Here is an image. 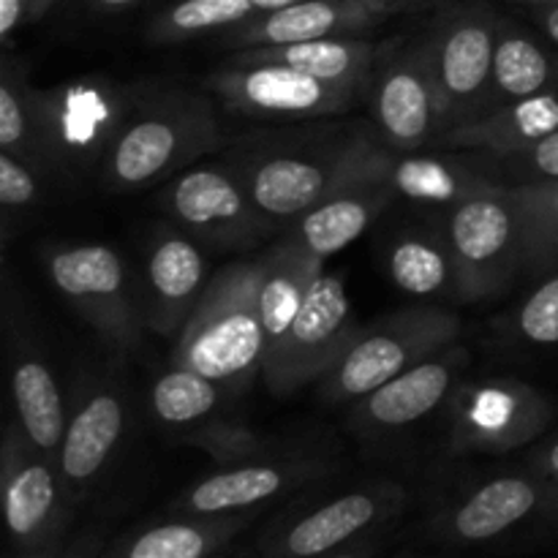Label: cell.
I'll list each match as a JSON object with an SVG mask.
<instances>
[{
	"instance_id": "6da1fadb",
	"label": "cell",
	"mask_w": 558,
	"mask_h": 558,
	"mask_svg": "<svg viewBox=\"0 0 558 558\" xmlns=\"http://www.w3.org/2000/svg\"><path fill=\"white\" fill-rule=\"evenodd\" d=\"M379 136L371 120H308L256 131L227 161L248 185L256 207L276 227L294 223L363 163Z\"/></svg>"
},
{
	"instance_id": "7a4b0ae2",
	"label": "cell",
	"mask_w": 558,
	"mask_h": 558,
	"mask_svg": "<svg viewBox=\"0 0 558 558\" xmlns=\"http://www.w3.org/2000/svg\"><path fill=\"white\" fill-rule=\"evenodd\" d=\"M221 145L213 98L185 85H131V104L98 169L112 194H140Z\"/></svg>"
},
{
	"instance_id": "3957f363",
	"label": "cell",
	"mask_w": 558,
	"mask_h": 558,
	"mask_svg": "<svg viewBox=\"0 0 558 558\" xmlns=\"http://www.w3.org/2000/svg\"><path fill=\"white\" fill-rule=\"evenodd\" d=\"M262 267V256L221 267L174 338L169 357L172 365L223 385L232 398L243 396L259 379L267 360V332L259 311Z\"/></svg>"
},
{
	"instance_id": "277c9868",
	"label": "cell",
	"mask_w": 558,
	"mask_h": 558,
	"mask_svg": "<svg viewBox=\"0 0 558 558\" xmlns=\"http://www.w3.org/2000/svg\"><path fill=\"white\" fill-rule=\"evenodd\" d=\"M461 338V316L439 303H417L363 325L347 352L316 381V390L332 407H352L396 376Z\"/></svg>"
},
{
	"instance_id": "5b68a950",
	"label": "cell",
	"mask_w": 558,
	"mask_h": 558,
	"mask_svg": "<svg viewBox=\"0 0 558 558\" xmlns=\"http://www.w3.org/2000/svg\"><path fill=\"white\" fill-rule=\"evenodd\" d=\"M131 104V87L107 76H76L33 87V123L44 174L85 178L101 169Z\"/></svg>"
},
{
	"instance_id": "8992f818",
	"label": "cell",
	"mask_w": 558,
	"mask_h": 558,
	"mask_svg": "<svg viewBox=\"0 0 558 558\" xmlns=\"http://www.w3.org/2000/svg\"><path fill=\"white\" fill-rule=\"evenodd\" d=\"M54 292L120 357L142 347L147 319L123 256L104 243H63L44 256Z\"/></svg>"
},
{
	"instance_id": "52a82bcc",
	"label": "cell",
	"mask_w": 558,
	"mask_h": 558,
	"mask_svg": "<svg viewBox=\"0 0 558 558\" xmlns=\"http://www.w3.org/2000/svg\"><path fill=\"white\" fill-rule=\"evenodd\" d=\"M543 526H558V483L529 466L466 485L430 518V534L450 548H485Z\"/></svg>"
},
{
	"instance_id": "ba28073f",
	"label": "cell",
	"mask_w": 558,
	"mask_h": 558,
	"mask_svg": "<svg viewBox=\"0 0 558 558\" xmlns=\"http://www.w3.org/2000/svg\"><path fill=\"white\" fill-rule=\"evenodd\" d=\"M365 101L376 136L387 150H439L447 125L430 58L428 27L407 41L387 44L371 74Z\"/></svg>"
},
{
	"instance_id": "9c48e42d",
	"label": "cell",
	"mask_w": 558,
	"mask_h": 558,
	"mask_svg": "<svg viewBox=\"0 0 558 558\" xmlns=\"http://www.w3.org/2000/svg\"><path fill=\"white\" fill-rule=\"evenodd\" d=\"M554 414L550 398L515 376L463 379L445 407V445L452 456H510L545 436Z\"/></svg>"
},
{
	"instance_id": "30bf717a",
	"label": "cell",
	"mask_w": 558,
	"mask_h": 558,
	"mask_svg": "<svg viewBox=\"0 0 558 558\" xmlns=\"http://www.w3.org/2000/svg\"><path fill=\"white\" fill-rule=\"evenodd\" d=\"M409 507L407 485L396 480L354 485L330 499L283 515L259 545L262 558H322L376 537Z\"/></svg>"
},
{
	"instance_id": "8fae6325",
	"label": "cell",
	"mask_w": 558,
	"mask_h": 558,
	"mask_svg": "<svg viewBox=\"0 0 558 558\" xmlns=\"http://www.w3.org/2000/svg\"><path fill=\"white\" fill-rule=\"evenodd\" d=\"M463 281V303L505 294L523 278V221L510 185H496L441 216Z\"/></svg>"
},
{
	"instance_id": "7c38bea8",
	"label": "cell",
	"mask_w": 558,
	"mask_h": 558,
	"mask_svg": "<svg viewBox=\"0 0 558 558\" xmlns=\"http://www.w3.org/2000/svg\"><path fill=\"white\" fill-rule=\"evenodd\" d=\"M161 207L174 227L218 251L254 248L278 229L229 161L194 163L174 174L161 191Z\"/></svg>"
},
{
	"instance_id": "4fadbf2b",
	"label": "cell",
	"mask_w": 558,
	"mask_h": 558,
	"mask_svg": "<svg viewBox=\"0 0 558 558\" xmlns=\"http://www.w3.org/2000/svg\"><path fill=\"white\" fill-rule=\"evenodd\" d=\"M496 25L499 11L485 0L445 5L428 25L447 131L488 112Z\"/></svg>"
},
{
	"instance_id": "5bb4252c",
	"label": "cell",
	"mask_w": 558,
	"mask_h": 558,
	"mask_svg": "<svg viewBox=\"0 0 558 558\" xmlns=\"http://www.w3.org/2000/svg\"><path fill=\"white\" fill-rule=\"evenodd\" d=\"M205 87L229 112L267 123H308L349 114L368 93L332 85L276 63H223L207 74Z\"/></svg>"
},
{
	"instance_id": "9a60e30c",
	"label": "cell",
	"mask_w": 558,
	"mask_h": 558,
	"mask_svg": "<svg viewBox=\"0 0 558 558\" xmlns=\"http://www.w3.org/2000/svg\"><path fill=\"white\" fill-rule=\"evenodd\" d=\"M0 490L14 554L63 545V532L76 507L65 490L58 458L38 450L16 420L3 430Z\"/></svg>"
},
{
	"instance_id": "2e32d148",
	"label": "cell",
	"mask_w": 558,
	"mask_h": 558,
	"mask_svg": "<svg viewBox=\"0 0 558 558\" xmlns=\"http://www.w3.org/2000/svg\"><path fill=\"white\" fill-rule=\"evenodd\" d=\"M360 327L343 281L325 270L283 341L267 352L262 381L272 396H292L316 385L341 360Z\"/></svg>"
},
{
	"instance_id": "e0dca14e",
	"label": "cell",
	"mask_w": 558,
	"mask_h": 558,
	"mask_svg": "<svg viewBox=\"0 0 558 558\" xmlns=\"http://www.w3.org/2000/svg\"><path fill=\"white\" fill-rule=\"evenodd\" d=\"M129 420L131 409L125 385L112 371L90 376L76 390L58 456L60 474L74 507L90 499L93 490L118 461L120 447L129 434Z\"/></svg>"
},
{
	"instance_id": "ac0fdd59",
	"label": "cell",
	"mask_w": 558,
	"mask_h": 558,
	"mask_svg": "<svg viewBox=\"0 0 558 558\" xmlns=\"http://www.w3.org/2000/svg\"><path fill=\"white\" fill-rule=\"evenodd\" d=\"M332 474V463L303 452H276L254 461L218 466L191 483L172 501V515H238L256 512L270 501L322 483Z\"/></svg>"
},
{
	"instance_id": "d6986e66",
	"label": "cell",
	"mask_w": 558,
	"mask_h": 558,
	"mask_svg": "<svg viewBox=\"0 0 558 558\" xmlns=\"http://www.w3.org/2000/svg\"><path fill=\"white\" fill-rule=\"evenodd\" d=\"M469 365L472 352L461 343H452L445 352L354 401L347 414L349 430L360 439H385L445 412L452 392L466 379Z\"/></svg>"
},
{
	"instance_id": "ffe728a7",
	"label": "cell",
	"mask_w": 558,
	"mask_h": 558,
	"mask_svg": "<svg viewBox=\"0 0 558 558\" xmlns=\"http://www.w3.org/2000/svg\"><path fill=\"white\" fill-rule=\"evenodd\" d=\"M425 0H300L283 9L256 14L254 20L221 33V47L251 49L314 38L363 36L390 16L417 11Z\"/></svg>"
},
{
	"instance_id": "44dd1931",
	"label": "cell",
	"mask_w": 558,
	"mask_h": 558,
	"mask_svg": "<svg viewBox=\"0 0 558 558\" xmlns=\"http://www.w3.org/2000/svg\"><path fill=\"white\" fill-rule=\"evenodd\" d=\"M381 153L385 145L379 142L336 191H330L298 221L289 223L287 238L322 262L363 238L379 221L381 213H387V207L398 199L381 174Z\"/></svg>"
},
{
	"instance_id": "7402d4cb",
	"label": "cell",
	"mask_w": 558,
	"mask_h": 558,
	"mask_svg": "<svg viewBox=\"0 0 558 558\" xmlns=\"http://www.w3.org/2000/svg\"><path fill=\"white\" fill-rule=\"evenodd\" d=\"M210 276L199 240L180 227L158 223L145 245V303L147 330L161 338H178L196 303L205 294Z\"/></svg>"
},
{
	"instance_id": "603a6c76",
	"label": "cell",
	"mask_w": 558,
	"mask_h": 558,
	"mask_svg": "<svg viewBox=\"0 0 558 558\" xmlns=\"http://www.w3.org/2000/svg\"><path fill=\"white\" fill-rule=\"evenodd\" d=\"M390 281L420 303H463V281L445 223H409L396 229L381 248Z\"/></svg>"
},
{
	"instance_id": "cb8c5ba5",
	"label": "cell",
	"mask_w": 558,
	"mask_h": 558,
	"mask_svg": "<svg viewBox=\"0 0 558 558\" xmlns=\"http://www.w3.org/2000/svg\"><path fill=\"white\" fill-rule=\"evenodd\" d=\"M381 174L398 199L430 207L441 216L461 202L501 185L485 172L480 158L450 156L447 150L392 153L385 147Z\"/></svg>"
},
{
	"instance_id": "d4e9b609",
	"label": "cell",
	"mask_w": 558,
	"mask_h": 558,
	"mask_svg": "<svg viewBox=\"0 0 558 558\" xmlns=\"http://www.w3.org/2000/svg\"><path fill=\"white\" fill-rule=\"evenodd\" d=\"M9 363L16 423L38 450L58 458L69 425V409L47 357L20 332L11 336Z\"/></svg>"
},
{
	"instance_id": "484cf974",
	"label": "cell",
	"mask_w": 558,
	"mask_h": 558,
	"mask_svg": "<svg viewBox=\"0 0 558 558\" xmlns=\"http://www.w3.org/2000/svg\"><path fill=\"white\" fill-rule=\"evenodd\" d=\"M387 44H376L365 36L314 38V41L276 44V47L234 49L229 63H276L303 71L332 85L360 87L368 93L371 74L379 63Z\"/></svg>"
},
{
	"instance_id": "4316f807",
	"label": "cell",
	"mask_w": 558,
	"mask_h": 558,
	"mask_svg": "<svg viewBox=\"0 0 558 558\" xmlns=\"http://www.w3.org/2000/svg\"><path fill=\"white\" fill-rule=\"evenodd\" d=\"M554 131H558V93H543V96L494 107L472 123L450 129L441 136L439 150L507 156V153L526 150Z\"/></svg>"
},
{
	"instance_id": "83f0119b",
	"label": "cell",
	"mask_w": 558,
	"mask_h": 558,
	"mask_svg": "<svg viewBox=\"0 0 558 558\" xmlns=\"http://www.w3.org/2000/svg\"><path fill=\"white\" fill-rule=\"evenodd\" d=\"M254 512L238 515H172L125 534L101 558H223L229 545L251 523Z\"/></svg>"
},
{
	"instance_id": "f1b7e54d",
	"label": "cell",
	"mask_w": 558,
	"mask_h": 558,
	"mask_svg": "<svg viewBox=\"0 0 558 558\" xmlns=\"http://www.w3.org/2000/svg\"><path fill=\"white\" fill-rule=\"evenodd\" d=\"M543 93H558V54L523 22L499 14L488 109Z\"/></svg>"
},
{
	"instance_id": "f546056e",
	"label": "cell",
	"mask_w": 558,
	"mask_h": 558,
	"mask_svg": "<svg viewBox=\"0 0 558 558\" xmlns=\"http://www.w3.org/2000/svg\"><path fill=\"white\" fill-rule=\"evenodd\" d=\"M262 262L265 267L259 283V311L267 332V352H270L298 319L311 287L325 272V262L300 248L287 234L262 256Z\"/></svg>"
},
{
	"instance_id": "4dcf8cb0",
	"label": "cell",
	"mask_w": 558,
	"mask_h": 558,
	"mask_svg": "<svg viewBox=\"0 0 558 558\" xmlns=\"http://www.w3.org/2000/svg\"><path fill=\"white\" fill-rule=\"evenodd\" d=\"M229 398L232 392L218 381L207 379L205 374L169 363V368L150 385L147 407L161 428L185 439L191 430L218 417Z\"/></svg>"
},
{
	"instance_id": "1f68e13d",
	"label": "cell",
	"mask_w": 558,
	"mask_h": 558,
	"mask_svg": "<svg viewBox=\"0 0 558 558\" xmlns=\"http://www.w3.org/2000/svg\"><path fill=\"white\" fill-rule=\"evenodd\" d=\"M259 14L254 0H174L147 22L153 44H185L221 36Z\"/></svg>"
},
{
	"instance_id": "d6a6232c",
	"label": "cell",
	"mask_w": 558,
	"mask_h": 558,
	"mask_svg": "<svg viewBox=\"0 0 558 558\" xmlns=\"http://www.w3.org/2000/svg\"><path fill=\"white\" fill-rule=\"evenodd\" d=\"M523 221V278L558 270V180L510 185Z\"/></svg>"
},
{
	"instance_id": "836d02e7",
	"label": "cell",
	"mask_w": 558,
	"mask_h": 558,
	"mask_svg": "<svg viewBox=\"0 0 558 558\" xmlns=\"http://www.w3.org/2000/svg\"><path fill=\"white\" fill-rule=\"evenodd\" d=\"M0 150L22 158L41 172L36 123H33V85L25 65L9 54L3 58V71H0Z\"/></svg>"
},
{
	"instance_id": "e575fe53",
	"label": "cell",
	"mask_w": 558,
	"mask_h": 558,
	"mask_svg": "<svg viewBox=\"0 0 558 558\" xmlns=\"http://www.w3.org/2000/svg\"><path fill=\"white\" fill-rule=\"evenodd\" d=\"M507 347L554 349L558 347V270L539 278L532 292L496 322Z\"/></svg>"
},
{
	"instance_id": "d590c367",
	"label": "cell",
	"mask_w": 558,
	"mask_h": 558,
	"mask_svg": "<svg viewBox=\"0 0 558 558\" xmlns=\"http://www.w3.org/2000/svg\"><path fill=\"white\" fill-rule=\"evenodd\" d=\"M183 441L202 450L205 456H210L218 466H232V463L254 461V458H267L281 452L270 439L256 434L254 428L243 425L240 420L221 417V414L202 425V428L191 430Z\"/></svg>"
},
{
	"instance_id": "8d00e7d4",
	"label": "cell",
	"mask_w": 558,
	"mask_h": 558,
	"mask_svg": "<svg viewBox=\"0 0 558 558\" xmlns=\"http://www.w3.org/2000/svg\"><path fill=\"white\" fill-rule=\"evenodd\" d=\"M480 163L501 185H529L558 180V131L534 142L526 150L507 153V156H483L480 153Z\"/></svg>"
},
{
	"instance_id": "74e56055",
	"label": "cell",
	"mask_w": 558,
	"mask_h": 558,
	"mask_svg": "<svg viewBox=\"0 0 558 558\" xmlns=\"http://www.w3.org/2000/svg\"><path fill=\"white\" fill-rule=\"evenodd\" d=\"M41 178L36 167L22 158L0 150V207H3L5 227L14 216H25L41 199Z\"/></svg>"
},
{
	"instance_id": "f35d334b",
	"label": "cell",
	"mask_w": 558,
	"mask_h": 558,
	"mask_svg": "<svg viewBox=\"0 0 558 558\" xmlns=\"http://www.w3.org/2000/svg\"><path fill=\"white\" fill-rule=\"evenodd\" d=\"M31 22V0H0V38L3 47H11V38L22 25Z\"/></svg>"
},
{
	"instance_id": "ab89813d",
	"label": "cell",
	"mask_w": 558,
	"mask_h": 558,
	"mask_svg": "<svg viewBox=\"0 0 558 558\" xmlns=\"http://www.w3.org/2000/svg\"><path fill=\"white\" fill-rule=\"evenodd\" d=\"M526 466L532 469V472L543 474V477L558 483V436L534 447L526 458Z\"/></svg>"
},
{
	"instance_id": "60d3db41",
	"label": "cell",
	"mask_w": 558,
	"mask_h": 558,
	"mask_svg": "<svg viewBox=\"0 0 558 558\" xmlns=\"http://www.w3.org/2000/svg\"><path fill=\"white\" fill-rule=\"evenodd\" d=\"M532 25L548 38L550 47L558 49V3H545V5H529L526 9Z\"/></svg>"
},
{
	"instance_id": "b9f144b4",
	"label": "cell",
	"mask_w": 558,
	"mask_h": 558,
	"mask_svg": "<svg viewBox=\"0 0 558 558\" xmlns=\"http://www.w3.org/2000/svg\"><path fill=\"white\" fill-rule=\"evenodd\" d=\"M379 550H381V534H376V537H368L363 539V543L349 545V548L338 550V554L322 556V558H376Z\"/></svg>"
},
{
	"instance_id": "7bdbcfd3",
	"label": "cell",
	"mask_w": 558,
	"mask_h": 558,
	"mask_svg": "<svg viewBox=\"0 0 558 558\" xmlns=\"http://www.w3.org/2000/svg\"><path fill=\"white\" fill-rule=\"evenodd\" d=\"M140 3L142 0H85V5H90L98 14H118V11H129Z\"/></svg>"
},
{
	"instance_id": "ee69618b",
	"label": "cell",
	"mask_w": 558,
	"mask_h": 558,
	"mask_svg": "<svg viewBox=\"0 0 558 558\" xmlns=\"http://www.w3.org/2000/svg\"><path fill=\"white\" fill-rule=\"evenodd\" d=\"M58 5V0H31V22L44 20Z\"/></svg>"
},
{
	"instance_id": "f6af8a7d",
	"label": "cell",
	"mask_w": 558,
	"mask_h": 558,
	"mask_svg": "<svg viewBox=\"0 0 558 558\" xmlns=\"http://www.w3.org/2000/svg\"><path fill=\"white\" fill-rule=\"evenodd\" d=\"M11 558H69V554L60 548H49V550H25V554H11Z\"/></svg>"
},
{
	"instance_id": "bcb514c9",
	"label": "cell",
	"mask_w": 558,
	"mask_h": 558,
	"mask_svg": "<svg viewBox=\"0 0 558 558\" xmlns=\"http://www.w3.org/2000/svg\"><path fill=\"white\" fill-rule=\"evenodd\" d=\"M292 3H300V0H254V5L259 14H267V11L283 9V5H292Z\"/></svg>"
},
{
	"instance_id": "7dc6e473",
	"label": "cell",
	"mask_w": 558,
	"mask_h": 558,
	"mask_svg": "<svg viewBox=\"0 0 558 558\" xmlns=\"http://www.w3.org/2000/svg\"><path fill=\"white\" fill-rule=\"evenodd\" d=\"M510 3L521 5V9H529V5H545V3H558V0H510Z\"/></svg>"
},
{
	"instance_id": "c3c4849f",
	"label": "cell",
	"mask_w": 558,
	"mask_h": 558,
	"mask_svg": "<svg viewBox=\"0 0 558 558\" xmlns=\"http://www.w3.org/2000/svg\"><path fill=\"white\" fill-rule=\"evenodd\" d=\"M398 558H420V556H414V554H401Z\"/></svg>"
},
{
	"instance_id": "681fc988",
	"label": "cell",
	"mask_w": 558,
	"mask_h": 558,
	"mask_svg": "<svg viewBox=\"0 0 558 558\" xmlns=\"http://www.w3.org/2000/svg\"><path fill=\"white\" fill-rule=\"evenodd\" d=\"M238 558H248V556H238Z\"/></svg>"
}]
</instances>
